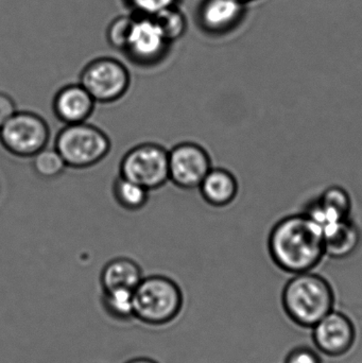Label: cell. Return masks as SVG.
<instances>
[{"mask_svg": "<svg viewBox=\"0 0 362 363\" xmlns=\"http://www.w3.org/2000/svg\"><path fill=\"white\" fill-rule=\"evenodd\" d=\"M134 317L148 325H166L183 308L182 290L176 281L163 275L144 277L133 292Z\"/></svg>", "mask_w": 362, "mask_h": 363, "instance_id": "cell-3", "label": "cell"}, {"mask_svg": "<svg viewBox=\"0 0 362 363\" xmlns=\"http://www.w3.org/2000/svg\"><path fill=\"white\" fill-rule=\"evenodd\" d=\"M202 198L208 204L214 207L231 205L237 198L239 183L233 172L225 168H212L200 184Z\"/></svg>", "mask_w": 362, "mask_h": 363, "instance_id": "cell-14", "label": "cell"}, {"mask_svg": "<svg viewBox=\"0 0 362 363\" xmlns=\"http://www.w3.org/2000/svg\"><path fill=\"white\" fill-rule=\"evenodd\" d=\"M154 18L170 43L182 38L186 31V17L176 6L163 11Z\"/></svg>", "mask_w": 362, "mask_h": 363, "instance_id": "cell-20", "label": "cell"}, {"mask_svg": "<svg viewBox=\"0 0 362 363\" xmlns=\"http://www.w3.org/2000/svg\"><path fill=\"white\" fill-rule=\"evenodd\" d=\"M113 196L119 206L125 211L142 209L149 200V190L140 184L119 176L113 184Z\"/></svg>", "mask_w": 362, "mask_h": 363, "instance_id": "cell-17", "label": "cell"}, {"mask_svg": "<svg viewBox=\"0 0 362 363\" xmlns=\"http://www.w3.org/2000/svg\"><path fill=\"white\" fill-rule=\"evenodd\" d=\"M97 102L89 91L79 84L62 87L53 98L52 108L55 117L67 125L86 123Z\"/></svg>", "mask_w": 362, "mask_h": 363, "instance_id": "cell-13", "label": "cell"}, {"mask_svg": "<svg viewBox=\"0 0 362 363\" xmlns=\"http://www.w3.org/2000/svg\"><path fill=\"white\" fill-rule=\"evenodd\" d=\"M55 148L67 167L86 169L103 161L112 144L99 128L82 123L65 125L55 138Z\"/></svg>", "mask_w": 362, "mask_h": 363, "instance_id": "cell-4", "label": "cell"}, {"mask_svg": "<svg viewBox=\"0 0 362 363\" xmlns=\"http://www.w3.org/2000/svg\"><path fill=\"white\" fill-rule=\"evenodd\" d=\"M239 1L244 2V4H249V2L254 1V0H239Z\"/></svg>", "mask_w": 362, "mask_h": 363, "instance_id": "cell-26", "label": "cell"}, {"mask_svg": "<svg viewBox=\"0 0 362 363\" xmlns=\"http://www.w3.org/2000/svg\"><path fill=\"white\" fill-rule=\"evenodd\" d=\"M120 176L150 190L169 181V151L161 145H138L125 153L120 163Z\"/></svg>", "mask_w": 362, "mask_h": 363, "instance_id": "cell-6", "label": "cell"}, {"mask_svg": "<svg viewBox=\"0 0 362 363\" xmlns=\"http://www.w3.org/2000/svg\"><path fill=\"white\" fill-rule=\"evenodd\" d=\"M142 277L140 267L131 258L118 257L108 262L101 272V286L103 291L127 289L134 291Z\"/></svg>", "mask_w": 362, "mask_h": 363, "instance_id": "cell-16", "label": "cell"}, {"mask_svg": "<svg viewBox=\"0 0 362 363\" xmlns=\"http://www.w3.org/2000/svg\"><path fill=\"white\" fill-rule=\"evenodd\" d=\"M312 339L321 353L331 357L346 355L354 345L356 333L346 315L331 311L316 326Z\"/></svg>", "mask_w": 362, "mask_h": 363, "instance_id": "cell-10", "label": "cell"}, {"mask_svg": "<svg viewBox=\"0 0 362 363\" xmlns=\"http://www.w3.org/2000/svg\"><path fill=\"white\" fill-rule=\"evenodd\" d=\"M179 0H125L130 8L142 16L154 17L163 11L176 6Z\"/></svg>", "mask_w": 362, "mask_h": 363, "instance_id": "cell-22", "label": "cell"}, {"mask_svg": "<svg viewBox=\"0 0 362 363\" xmlns=\"http://www.w3.org/2000/svg\"><path fill=\"white\" fill-rule=\"evenodd\" d=\"M268 251L284 272H312L325 256L322 228L303 211L286 216L270 230Z\"/></svg>", "mask_w": 362, "mask_h": 363, "instance_id": "cell-1", "label": "cell"}, {"mask_svg": "<svg viewBox=\"0 0 362 363\" xmlns=\"http://www.w3.org/2000/svg\"><path fill=\"white\" fill-rule=\"evenodd\" d=\"M352 205V198L346 189L341 186H331L318 198L310 200L303 213L324 230L332 224L350 219Z\"/></svg>", "mask_w": 362, "mask_h": 363, "instance_id": "cell-12", "label": "cell"}, {"mask_svg": "<svg viewBox=\"0 0 362 363\" xmlns=\"http://www.w3.org/2000/svg\"><path fill=\"white\" fill-rule=\"evenodd\" d=\"M323 234L325 255L335 259L350 257L361 245V230L351 218L327 226Z\"/></svg>", "mask_w": 362, "mask_h": 363, "instance_id": "cell-15", "label": "cell"}, {"mask_svg": "<svg viewBox=\"0 0 362 363\" xmlns=\"http://www.w3.org/2000/svg\"><path fill=\"white\" fill-rule=\"evenodd\" d=\"M32 159L34 172L44 180L59 178L67 168L63 157L55 148L50 149L46 147Z\"/></svg>", "mask_w": 362, "mask_h": 363, "instance_id": "cell-19", "label": "cell"}, {"mask_svg": "<svg viewBox=\"0 0 362 363\" xmlns=\"http://www.w3.org/2000/svg\"><path fill=\"white\" fill-rule=\"evenodd\" d=\"M170 44L154 17L138 15L123 52L136 65L152 66L166 57Z\"/></svg>", "mask_w": 362, "mask_h": 363, "instance_id": "cell-8", "label": "cell"}, {"mask_svg": "<svg viewBox=\"0 0 362 363\" xmlns=\"http://www.w3.org/2000/svg\"><path fill=\"white\" fill-rule=\"evenodd\" d=\"M133 19L134 16L121 15V16L116 17L110 23L108 30H106V38H108V44L113 48L120 50L121 52L125 50Z\"/></svg>", "mask_w": 362, "mask_h": 363, "instance_id": "cell-21", "label": "cell"}, {"mask_svg": "<svg viewBox=\"0 0 362 363\" xmlns=\"http://www.w3.org/2000/svg\"><path fill=\"white\" fill-rule=\"evenodd\" d=\"M17 112L14 100L4 93H0V128Z\"/></svg>", "mask_w": 362, "mask_h": 363, "instance_id": "cell-24", "label": "cell"}, {"mask_svg": "<svg viewBox=\"0 0 362 363\" xmlns=\"http://www.w3.org/2000/svg\"><path fill=\"white\" fill-rule=\"evenodd\" d=\"M212 168L208 151L195 143H182L169 151V181L182 189L199 187Z\"/></svg>", "mask_w": 362, "mask_h": 363, "instance_id": "cell-9", "label": "cell"}, {"mask_svg": "<svg viewBox=\"0 0 362 363\" xmlns=\"http://www.w3.org/2000/svg\"><path fill=\"white\" fill-rule=\"evenodd\" d=\"M283 306L302 328H312L333 311L335 296L324 277L312 272L295 274L285 286Z\"/></svg>", "mask_w": 362, "mask_h": 363, "instance_id": "cell-2", "label": "cell"}, {"mask_svg": "<svg viewBox=\"0 0 362 363\" xmlns=\"http://www.w3.org/2000/svg\"><path fill=\"white\" fill-rule=\"evenodd\" d=\"M125 363H157L154 360L149 359V358H135V359L129 360Z\"/></svg>", "mask_w": 362, "mask_h": 363, "instance_id": "cell-25", "label": "cell"}, {"mask_svg": "<svg viewBox=\"0 0 362 363\" xmlns=\"http://www.w3.org/2000/svg\"><path fill=\"white\" fill-rule=\"evenodd\" d=\"M50 129L40 115L16 112L1 128L0 143L11 155L17 157H33L48 146Z\"/></svg>", "mask_w": 362, "mask_h": 363, "instance_id": "cell-5", "label": "cell"}, {"mask_svg": "<svg viewBox=\"0 0 362 363\" xmlns=\"http://www.w3.org/2000/svg\"><path fill=\"white\" fill-rule=\"evenodd\" d=\"M132 290L114 289L103 291L102 306L104 311L117 321L125 322L133 319L134 298Z\"/></svg>", "mask_w": 362, "mask_h": 363, "instance_id": "cell-18", "label": "cell"}, {"mask_svg": "<svg viewBox=\"0 0 362 363\" xmlns=\"http://www.w3.org/2000/svg\"><path fill=\"white\" fill-rule=\"evenodd\" d=\"M80 84L98 104H112L127 94L131 77L118 60L99 57L85 66L80 74Z\"/></svg>", "mask_w": 362, "mask_h": 363, "instance_id": "cell-7", "label": "cell"}, {"mask_svg": "<svg viewBox=\"0 0 362 363\" xmlns=\"http://www.w3.org/2000/svg\"><path fill=\"white\" fill-rule=\"evenodd\" d=\"M246 13L247 4L239 0H203L198 19L204 31L225 35L244 21Z\"/></svg>", "mask_w": 362, "mask_h": 363, "instance_id": "cell-11", "label": "cell"}, {"mask_svg": "<svg viewBox=\"0 0 362 363\" xmlns=\"http://www.w3.org/2000/svg\"><path fill=\"white\" fill-rule=\"evenodd\" d=\"M285 363H322V360L310 347H298L288 354Z\"/></svg>", "mask_w": 362, "mask_h": 363, "instance_id": "cell-23", "label": "cell"}]
</instances>
